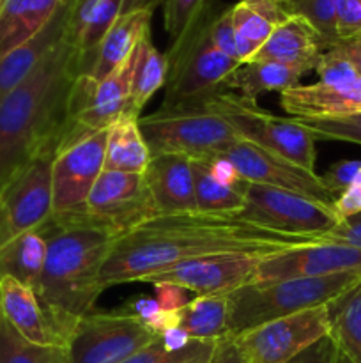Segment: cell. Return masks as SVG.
Returning a JSON list of instances; mask_svg holds the SVG:
<instances>
[{
  "label": "cell",
  "mask_w": 361,
  "mask_h": 363,
  "mask_svg": "<svg viewBox=\"0 0 361 363\" xmlns=\"http://www.w3.org/2000/svg\"><path fill=\"white\" fill-rule=\"evenodd\" d=\"M76 0H64L52 20L32 39L0 59V101L27 80L60 41L69 35V23Z\"/></svg>",
  "instance_id": "obj_18"
},
{
  "label": "cell",
  "mask_w": 361,
  "mask_h": 363,
  "mask_svg": "<svg viewBox=\"0 0 361 363\" xmlns=\"http://www.w3.org/2000/svg\"><path fill=\"white\" fill-rule=\"evenodd\" d=\"M319 241L345 245V247H353L361 250V213L342 218L338 222V225L333 227L329 233L322 234L319 238Z\"/></svg>",
  "instance_id": "obj_44"
},
{
  "label": "cell",
  "mask_w": 361,
  "mask_h": 363,
  "mask_svg": "<svg viewBox=\"0 0 361 363\" xmlns=\"http://www.w3.org/2000/svg\"><path fill=\"white\" fill-rule=\"evenodd\" d=\"M328 307L336 347L354 363H361V284Z\"/></svg>",
  "instance_id": "obj_31"
},
{
  "label": "cell",
  "mask_w": 361,
  "mask_h": 363,
  "mask_svg": "<svg viewBox=\"0 0 361 363\" xmlns=\"http://www.w3.org/2000/svg\"><path fill=\"white\" fill-rule=\"evenodd\" d=\"M223 156H227L236 165L237 172L246 183L265 184V186L292 191L328 206H333L338 199L326 186L321 176L282 156L257 147L243 138L237 140Z\"/></svg>",
  "instance_id": "obj_15"
},
{
  "label": "cell",
  "mask_w": 361,
  "mask_h": 363,
  "mask_svg": "<svg viewBox=\"0 0 361 363\" xmlns=\"http://www.w3.org/2000/svg\"><path fill=\"white\" fill-rule=\"evenodd\" d=\"M229 296H195L179 311V326L198 340L229 337Z\"/></svg>",
  "instance_id": "obj_30"
},
{
  "label": "cell",
  "mask_w": 361,
  "mask_h": 363,
  "mask_svg": "<svg viewBox=\"0 0 361 363\" xmlns=\"http://www.w3.org/2000/svg\"><path fill=\"white\" fill-rule=\"evenodd\" d=\"M336 354H338L336 342L333 340L331 335H328L322 337L321 340L311 344L304 351H301L297 357H294L292 360L287 363H335Z\"/></svg>",
  "instance_id": "obj_46"
},
{
  "label": "cell",
  "mask_w": 361,
  "mask_h": 363,
  "mask_svg": "<svg viewBox=\"0 0 361 363\" xmlns=\"http://www.w3.org/2000/svg\"><path fill=\"white\" fill-rule=\"evenodd\" d=\"M0 314L11 328L28 342L38 346L66 347V342L42 308L35 291L13 277H0Z\"/></svg>",
  "instance_id": "obj_20"
},
{
  "label": "cell",
  "mask_w": 361,
  "mask_h": 363,
  "mask_svg": "<svg viewBox=\"0 0 361 363\" xmlns=\"http://www.w3.org/2000/svg\"><path fill=\"white\" fill-rule=\"evenodd\" d=\"M333 208H335L340 220L347 218L350 215H356V213H361V170L356 176V179L353 181V184L342 195H338Z\"/></svg>",
  "instance_id": "obj_48"
},
{
  "label": "cell",
  "mask_w": 361,
  "mask_h": 363,
  "mask_svg": "<svg viewBox=\"0 0 361 363\" xmlns=\"http://www.w3.org/2000/svg\"><path fill=\"white\" fill-rule=\"evenodd\" d=\"M197 213L214 216H237L244 208L243 188H227L209 174L205 160H191Z\"/></svg>",
  "instance_id": "obj_32"
},
{
  "label": "cell",
  "mask_w": 361,
  "mask_h": 363,
  "mask_svg": "<svg viewBox=\"0 0 361 363\" xmlns=\"http://www.w3.org/2000/svg\"><path fill=\"white\" fill-rule=\"evenodd\" d=\"M361 250L345 245L315 241L264 254L258 261L255 282L290 279H317L360 272Z\"/></svg>",
  "instance_id": "obj_16"
},
{
  "label": "cell",
  "mask_w": 361,
  "mask_h": 363,
  "mask_svg": "<svg viewBox=\"0 0 361 363\" xmlns=\"http://www.w3.org/2000/svg\"><path fill=\"white\" fill-rule=\"evenodd\" d=\"M133 60L134 53L122 66H119L113 73L99 82L92 80L88 74L84 78L76 112L78 135L108 130L124 116L130 103Z\"/></svg>",
  "instance_id": "obj_17"
},
{
  "label": "cell",
  "mask_w": 361,
  "mask_h": 363,
  "mask_svg": "<svg viewBox=\"0 0 361 363\" xmlns=\"http://www.w3.org/2000/svg\"><path fill=\"white\" fill-rule=\"evenodd\" d=\"M161 2L163 0H124L122 13H130V11H137V9L154 11Z\"/></svg>",
  "instance_id": "obj_52"
},
{
  "label": "cell",
  "mask_w": 361,
  "mask_h": 363,
  "mask_svg": "<svg viewBox=\"0 0 361 363\" xmlns=\"http://www.w3.org/2000/svg\"><path fill=\"white\" fill-rule=\"evenodd\" d=\"M144 176L159 215L197 213L191 158L183 155H156Z\"/></svg>",
  "instance_id": "obj_21"
},
{
  "label": "cell",
  "mask_w": 361,
  "mask_h": 363,
  "mask_svg": "<svg viewBox=\"0 0 361 363\" xmlns=\"http://www.w3.org/2000/svg\"><path fill=\"white\" fill-rule=\"evenodd\" d=\"M152 289H154V298L158 305L166 312H179L191 301V298L188 296L190 291L173 286V284H154Z\"/></svg>",
  "instance_id": "obj_47"
},
{
  "label": "cell",
  "mask_w": 361,
  "mask_h": 363,
  "mask_svg": "<svg viewBox=\"0 0 361 363\" xmlns=\"http://www.w3.org/2000/svg\"><path fill=\"white\" fill-rule=\"evenodd\" d=\"M278 2H282V4H285V2H289V0H278Z\"/></svg>",
  "instance_id": "obj_54"
},
{
  "label": "cell",
  "mask_w": 361,
  "mask_h": 363,
  "mask_svg": "<svg viewBox=\"0 0 361 363\" xmlns=\"http://www.w3.org/2000/svg\"><path fill=\"white\" fill-rule=\"evenodd\" d=\"M335 363H354L350 360L349 357H345V354L342 353V351H338V354H336V362Z\"/></svg>",
  "instance_id": "obj_53"
},
{
  "label": "cell",
  "mask_w": 361,
  "mask_h": 363,
  "mask_svg": "<svg viewBox=\"0 0 361 363\" xmlns=\"http://www.w3.org/2000/svg\"><path fill=\"white\" fill-rule=\"evenodd\" d=\"M315 241L317 238L276 233L236 216L159 215L117 238L99 273V282L103 289H108L142 282L145 277L205 255L271 254Z\"/></svg>",
  "instance_id": "obj_1"
},
{
  "label": "cell",
  "mask_w": 361,
  "mask_h": 363,
  "mask_svg": "<svg viewBox=\"0 0 361 363\" xmlns=\"http://www.w3.org/2000/svg\"><path fill=\"white\" fill-rule=\"evenodd\" d=\"M336 35L340 43H361V0H340L336 11Z\"/></svg>",
  "instance_id": "obj_41"
},
{
  "label": "cell",
  "mask_w": 361,
  "mask_h": 363,
  "mask_svg": "<svg viewBox=\"0 0 361 363\" xmlns=\"http://www.w3.org/2000/svg\"><path fill=\"white\" fill-rule=\"evenodd\" d=\"M85 216L115 236L159 216L144 174L103 170L87 199Z\"/></svg>",
  "instance_id": "obj_13"
},
{
  "label": "cell",
  "mask_w": 361,
  "mask_h": 363,
  "mask_svg": "<svg viewBox=\"0 0 361 363\" xmlns=\"http://www.w3.org/2000/svg\"><path fill=\"white\" fill-rule=\"evenodd\" d=\"M168 57L161 53L151 41V34L144 35L134 50L133 71H131L130 103L126 106L127 116L140 117L144 106L152 96L165 87L168 80Z\"/></svg>",
  "instance_id": "obj_28"
},
{
  "label": "cell",
  "mask_w": 361,
  "mask_h": 363,
  "mask_svg": "<svg viewBox=\"0 0 361 363\" xmlns=\"http://www.w3.org/2000/svg\"><path fill=\"white\" fill-rule=\"evenodd\" d=\"M243 195L244 208L236 218L276 233L319 240L340 222L333 206L280 188L244 181Z\"/></svg>",
  "instance_id": "obj_8"
},
{
  "label": "cell",
  "mask_w": 361,
  "mask_h": 363,
  "mask_svg": "<svg viewBox=\"0 0 361 363\" xmlns=\"http://www.w3.org/2000/svg\"><path fill=\"white\" fill-rule=\"evenodd\" d=\"M280 105L294 119H340L361 113V78L353 84H299L280 92Z\"/></svg>",
  "instance_id": "obj_19"
},
{
  "label": "cell",
  "mask_w": 361,
  "mask_h": 363,
  "mask_svg": "<svg viewBox=\"0 0 361 363\" xmlns=\"http://www.w3.org/2000/svg\"><path fill=\"white\" fill-rule=\"evenodd\" d=\"M53 158L55 152L39 156L0 190V248L39 229L53 215Z\"/></svg>",
  "instance_id": "obj_11"
},
{
  "label": "cell",
  "mask_w": 361,
  "mask_h": 363,
  "mask_svg": "<svg viewBox=\"0 0 361 363\" xmlns=\"http://www.w3.org/2000/svg\"><path fill=\"white\" fill-rule=\"evenodd\" d=\"M361 170V160H340V162L333 163L328 170L324 172L322 181L326 186L338 197L342 195L347 188L353 184L356 176Z\"/></svg>",
  "instance_id": "obj_43"
},
{
  "label": "cell",
  "mask_w": 361,
  "mask_h": 363,
  "mask_svg": "<svg viewBox=\"0 0 361 363\" xmlns=\"http://www.w3.org/2000/svg\"><path fill=\"white\" fill-rule=\"evenodd\" d=\"M331 48H335L340 55L345 57L361 78V43H340V45L331 46Z\"/></svg>",
  "instance_id": "obj_51"
},
{
  "label": "cell",
  "mask_w": 361,
  "mask_h": 363,
  "mask_svg": "<svg viewBox=\"0 0 361 363\" xmlns=\"http://www.w3.org/2000/svg\"><path fill=\"white\" fill-rule=\"evenodd\" d=\"M340 0H289L282 4L289 16H299L321 38L324 50L338 45L336 35V11Z\"/></svg>",
  "instance_id": "obj_36"
},
{
  "label": "cell",
  "mask_w": 361,
  "mask_h": 363,
  "mask_svg": "<svg viewBox=\"0 0 361 363\" xmlns=\"http://www.w3.org/2000/svg\"><path fill=\"white\" fill-rule=\"evenodd\" d=\"M151 149L138 126L137 116L124 113L108 128L105 151V170L145 174L151 163Z\"/></svg>",
  "instance_id": "obj_27"
},
{
  "label": "cell",
  "mask_w": 361,
  "mask_h": 363,
  "mask_svg": "<svg viewBox=\"0 0 361 363\" xmlns=\"http://www.w3.org/2000/svg\"><path fill=\"white\" fill-rule=\"evenodd\" d=\"M262 255L246 252L205 255L145 277L142 284H173L197 296H227L255 282Z\"/></svg>",
  "instance_id": "obj_14"
},
{
  "label": "cell",
  "mask_w": 361,
  "mask_h": 363,
  "mask_svg": "<svg viewBox=\"0 0 361 363\" xmlns=\"http://www.w3.org/2000/svg\"><path fill=\"white\" fill-rule=\"evenodd\" d=\"M207 2L209 0H163L165 30L172 43L188 30V27L197 20Z\"/></svg>",
  "instance_id": "obj_39"
},
{
  "label": "cell",
  "mask_w": 361,
  "mask_h": 363,
  "mask_svg": "<svg viewBox=\"0 0 361 363\" xmlns=\"http://www.w3.org/2000/svg\"><path fill=\"white\" fill-rule=\"evenodd\" d=\"M151 155H183L191 160H209L225 155L239 135L204 101L159 106L138 117Z\"/></svg>",
  "instance_id": "obj_6"
},
{
  "label": "cell",
  "mask_w": 361,
  "mask_h": 363,
  "mask_svg": "<svg viewBox=\"0 0 361 363\" xmlns=\"http://www.w3.org/2000/svg\"><path fill=\"white\" fill-rule=\"evenodd\" d=\"M124 0H76L69 23V39L81 55V71L88 74L99 43L117 18L122 14Z\"/></svg>",
  "instance_id": "obj_25"
},
{
  "label": "cell",
  "mask_w": 361,
  "mask_h": 363,
  "mask_svg": "<svg viewBox=\"0 0 361 363\" xmlns=\"http://www.w3.org/2000/svg\"><path fill=\"white\" fill-rule=\"evenodd\" d=\"M331 335L329 307L310 308L232 337L243 363H287L322 337Z\"/></svg>",
  "instance_id": "obj_9"
},
{
  "label": "cell",
  "mask_w": 361,
  "mask_h": 363,
  "mask_svg": "<svg viewBox=\"0 0 361 363\" xmlns=\"http://www.w3.org/2000/svg\"><path fill=\"white\" fill-rule=\"evenodd\" d=\"M205 105L218 112L239 138L315 172L317 138L294 117H278L232 92H216Z\"/></svg>",
  "instance_id": "obj_7"
},
{
  "label": "cell",
  "mask_w": 361,
  "mask_h": 363,
  "mask_svg": "<svg viewBox=\"0 0 361 363\" xmlns=\"http://www.w3.org/2000/svg\"><path fill=\"white\" fill-rule=\"evenodd\" d=\"M64 0H4L0 6V59L34 38Z\"/></svg>",
  "instance_id": "obj_26"
},
{
  "label": "cell",
  "mask_w": 361,
  "mask_h": 363,
  "mask_svg": "<svg viewBox=\"0 0 361 363\" xmlns=\"http://www.w3.org/2000/svg\"><path fill=\"white\" fill-rule=\"evenodd\" d=\"M211 39L219 52H223L225 55H229L230 59L239 62L236 46V28H234L232 21V6L222 7V9L216 13L214 20H212L211 23Z\"/></svg>",
  "instance_id": "obj_42"
},
{
  "label": "cell",
  "mask_w": 361,
  "mask_h": 363,
  "mask_svg": "<svg viewBox=\"0 0 361 363\" xmlns=\"http://www.w3.org/2000/svg\"><path fill=\"white\" fill-rule=\"evenodd\" d=\"M361 284L360 272L317 277V279H290L251 282L229 296V337L285 318L297 312L329 305Z\"/></svg>",
  "instance_id": "obj_4"
},
{
  "label": "cell",
  "mask_w": 361,
  "mask_h": 363,
  "mask_svg": "<svg viewBox=\"0 0 361 363\" xmlns=\"http://www.w3.org/2000/svg\"><path fill=\"white\" fill-rule=\"evenodd\" d=\"M158 335L120 311L84 315L67 344L71 363H122Z\"/></svg>",
  "instance_id": "obj_12"
},
{
  "label": "cell",
  "mask_w": 361,
  "mask_h": 363,
  "mask_svg": "<svg viewBox=\"0 0 361 363\" xmlns=\"http://www.w3.org/2000/svg\"><path fill=\"white\" fill-rule=\"evenodd\" d=\"M232 21L236 28V46L239 62H246L255 57V53L264 46L269 35L275 30L276 23H273L268 16L251 7L250 4L239 0L232 6Z\"/></svg>",
  "instance_id": "obj_33"
},
{
  "label": "cell",
  "mask_w": 361,
  "mask_h": 363,
  "mask_svg": "<svg viewBox=\"0 0 361 363\" xmlns=\"http://www.w3.org/2000/svg\"><path fill=\"white\" fill-rule=\"evenodd\" d=\"M205 165H207L211 177L218 184L227 188H243V177L239 176L236 165L227 156H212V158L205 160Z\"/></svg>",
  "instance_id": "obj_45"
},
{
  "label": "cell",
  "mask_w": 361,
  "mask_h": 363,
  "mask_svg": "<svg viewBox=\"0 0 361 363\" xmlns=\"http://www.w3.org/2000/svg\"><path fill=\"white\" fill-rule=\"evenodd\" d=\"M117 311H120L122 314L133 315L145 328L151 330L154 335H161L166 330L179 326V312L163 311L158 301H156V298L145 296V294L131 298L130 301H126Z\"/></svg>",
  "instance_id": "obj_37"
},
{
  "label": "cell",
  "mask_w": 361,
  "mask_h": 363,
  "mask_svg": "<svg viewBox=\"0 0 361 363\" xmlns=\"http://www.w3.org/2000/svg\"><path fill=\"white\" fill-rule=\"evenodd\" d=\"M158 337L161 339V342L165 344L166 350L172 351L183 350V347H186L188 344H191V340H193L183 328H180V326H173V328L166 330L165 333H161V335Z\"/></svg>",
  "instance_id": "obj_50"
},
{
  "label": "cell",
  "mask_w": 361,
  "mask_h": 363,
  "mask_svg": "<svg viewBox=\"0 0 361 363\" xmlns=\"http://www.w3.org/2000/svg\"><path fill=\"white\" fill-rule=\"evenodd\" d=\"M108 130L92 131L64 145L52 163L53 215L59 218L85 216L92 186L105 170Z\"/></svg>",
  "instance_id": "obj_10"
},
{
  "label": "cell",
  "mask_w": 361,
  "mask_h": 363,
  "mask_svg": "<svg viewBox=\"0 0 361 363\" xmlns=\"http://www.w3.org/2000/svg\"><path fill=\"white\" fill-rule=\"evenodd\" d=\"M152 13L154 11L151 9H137L122 13L117 18L99 43L94 64L88 73L92 80H103L133 55L144 35L151 34Z\"/></svg>",
  "instance_id": "obj_23"
},
{
  "label": "cell",
  "mask_w": 361,
  "mask_h": 363,
  "mask_svg": "<svg viewBox=\"0 0 361 363\" xmlns=\"http://www.w3.org/2000/svg\"><path fill=\"white\" fill-rule=\"evenodd\" d=\"M42 227L48 252L34 291L67 347L80 319L94 312L96 301L105 291L99 273L119 236L87 216L52 215Z\"/></svg>",
  "instance_id": "obj_3"
},
{
  "label": "cell",
  "mask_w": 361,
  "mask_h": 363,
  "mask_svg": "<svg viewBox=\"0 0 361 363\" xmlns=\"http://www.w3.org/2000/svg\"><path fill=\"white\" fill-rule=\"evenodd\" d=\"M0 363H71L66 347L38 346L14 332L0 314Z\"/></svg>",
  "instance_id": "obj_34"
},
{
  "label": "cell",
  "mask_w": 361,
  "mask_h": 363,
  "mask_svg": "<svg viewBox=\"0 0 361 363\" xmlns=\"http://www.w3.org/2000/svg\"><path fill=\"white\" fill-rule=\"evenodd\" d=\"M48 252L45 227L25 233L0 248V277H13L35 289Z\"/></svg>",
  "instance_id": "obj_29"
},
{
  "label": "cell",
  "mask_w": 361,
  "mask_h": 363,
  "mask_svg": "<svg viewBox=\"0 0 361 363\" xmlns=\"http://www.w3.org/2000/svg\"><path fill=\"white\" fill-rule=\"evenodd\" d=\"M322 53L324 46L310 23L299 16H290L276 25L264 46L255 53L253 60H273L310 73L319 64Z\"/></svg>",
  "instance_id": "obj_22"
},
{
  "label": "cell",
  "mask_w": 361,
  "mask_h": 363,
  "mask_svg": "<svg viewBox=\"0 0 361 363\" xmlns=\"http://www.w3.org/2000/svg\"><path fill=\"white\" fill-rule=\"evenodd\" d=\"M314 71L317 73L319 82L326 85H343L360 80V74L356 73L353 64L335 48L324 50Z\"/></svg>",
  "instance_id": "obj_40"
},
{
  "label": "cell",
  "mask_w": 361,
  "mask_h": 363,
  "mask_svg": "<svg viewBox=\"0 0 361 363\" xmlns=\"http://www.w3.org/2000/svg\"><path fill=\"white\" fill-rule=\"evenodd\" d=\"M222 340V339H219ZM218 340L193 339L183 350H166L159 337L131 354L122 363H211Z\"/></svg>",
  "instance_id": "obj_35"
},
{
  "label": "cell",
  "mask_w": 361,
  "mask_h": 363,
  "mask_svg": "<svg viewBox=\"0 0 361 363\" xmlns=\"http://www.w3.org/2000/svg\"><path fill=\"white\" fill-rule=\"evenodd\" d=\"M211 363H243L232 337H225V339L218 340V346H216Z\"/></svg>",
  "instance_id": "obj_49"
},
{
  "label": "cell",
  "mask_w": 361,
  "mask_h": 363,
  "mask_svg": "<svg viewBox=\"0 0 361 363\" xmlns=\"http://www.w3.org/2000/svg\"><path fill=\"white\" fill-rule=\"evenodd\" d=\"M222 9L216 0H209L197 20L166 53L168 80L161 106L205 101L219 92L222 82L239 62L219 52L211 39V23Z\"/></svg>",
  "instance_id": "obj_5"
},
{
  "label": "cell",
  "mask_w": 361,
  "mask_h": 363,
  "mask_svg": "<svg viewBox=\"0 0 361 363\" xmlns=\"http://www.w3.org/2000/svg\"><path fill=\"white\" fill-rule=\"evenodd\" d=\"M81 74L67 35L0 101V190L35 158L84 137L76 131Z\"/></svg>",
  "instance_id": "obj_2"
},
{
  "label": "cell",
  "mask_w": 361,
  "mask_h": 363,
  "mask_svg": "<svg viewBox=\"0 0 361 363\" xmlns=\"http://www.w3.org/2000/svg\"><path fill=\"white\" fill-rule=\"evenodd\" d=\"M2 2H4V0H0V6H2Z\"/></svg>",
  "instance_id": "obj_55"
},
{
  "label": "cell",
  "mask_w": 361,
  "mask_h": 363,
  "mask_svg": "<svg viewBox=\"0 0 361 363\" xmlns=\"http://www.w3.org/2000/svg\"><path fill=\"white\" fill-rule=\"evenodd\" d=\"M306 71L273 60H246L230 71L222 82L219 92H232L246 101L257 103L264 92H283L299 85Z\"/></svg>",
  "instance_id": "obj_24"
},
{
  "label": "cell",
  "mask_w": 361,
  "mask_h": 363,
  "mask_svg": "<svg viewBox=\"0 0 361 363\" xmlns=\"http://www.w3.org/2000/svg\"><path fill=\"white\" fill-rule=\"evenodd\" d=\"M317 140H340L361 145V113L340 119H297Z\"/></svg>",
  "instance_id": "obj_38"
}]
</instances>
